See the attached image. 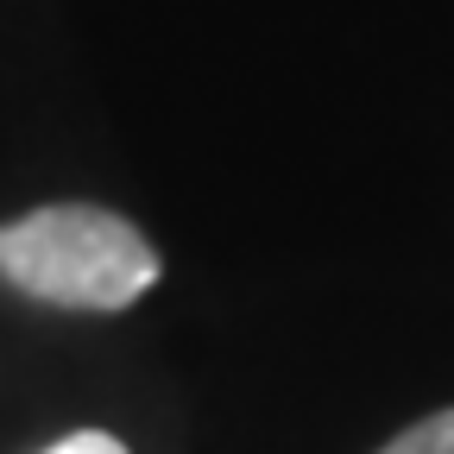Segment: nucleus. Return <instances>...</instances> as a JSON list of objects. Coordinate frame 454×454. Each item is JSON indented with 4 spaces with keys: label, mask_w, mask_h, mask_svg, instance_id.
Returning a JSON list of instances; mask_svg holds the SVG:
<instances>
[{
    "label": "nucleus",
    "mask_w": 454,
    "mask_h": 454,
    "mask_svg": "<svg viewBox=\"0 0 454 454\" xmlns=\"http://www.w3.org/2000/svg\"><path fill=\"white\" fill-rule=\"evenodd\" d=\"M0 278L57 309H127L158 284V247L127 215L57 202L0 227Z\"/></svg>",
    "instance_id": "nucleus-1"
},
{
    "label": "nucleus",
    "mask_w": 454,
    "mask_h": 454,
    "mask_svg": "<svg viewBox=\"0 0 454 454\" xmlns=\"http://www.w3.org/2000/svg\"><path fill=\"white\" fill-rule=\"evenodd\" d=\"M379 454H454V404L423 417V423H411L404 435H391Z\"/></svg>",
    "instance_id": "nucleus-2"
},
{
    "label": "nucleus",
    "mask_w": 454,
    "mask_h": 454,
    "mask_svg": "<svg viewBox=\"0 0 454 454\" xmlns=\"http://www.w3.org/2000/svg\"><path fill=\"white\" fill-rule=\"evenodd\" d=\"M44 454H127V442H114L101 429H82V435H64L57 448H44Z\"/></svg>",
    "instance_id": "nucleus-3"
}]
</instances>
